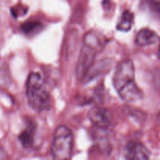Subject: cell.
I'll return each instance as SVG.
<instances>
[{"mask_svg": "<svg viewBox=\"0 0 160 160\" xmlns=\"http://www.w3.org/2000/svg\"><path fill=\"white\" fill-rule=\"evenodd\" d=\"M112 84L121 99L126 102H135L143 98V92L135 82L134 65L131 59L122 60L117 65Z\"/></svg>", "mask_w": 160, "mask_h": 160, "instance_id": "6da1fadb", "label": "cell"}, {"mask_svg": "<svg viewBox=\"0 0 160 160\" xmlns=\"http://www.w3.org/2000/svg\"><path fill=\"white\" fill-rule=\"evenodd\" d=\"M26 95L28 104L36 112L47 111L51 107V97L43 78L38 73L31 72L26 81Z\"/></svg>", "mask_w": 160, "mask_h": 160, "instance_id": "7a4b0ae2", "label": "cell"}, {"mask_svg": "<svg viewBox=\"0 0 160 160\" xmlns=\"http://www.w3.org/2000/svg\"><path fill=\"white\" fill-rule=\"evenodd\" d=\"M102 46V40L99 34L95 31H89L84 36V46L81 48L77 65L76 73L79 79H83L86 76L93 61L96 56V53Z\"/></svg>", "mask_w": 160, "mask_h": 160, "instance_id": "3957f363", "label": "cell"}, {"mask_svg": "<svg viewBox=\"0 0 160 160\" xmlns=\"http://www.w3.org/2000/svg\"><path fill=\"white\" fill-rule=\"evenodd\" d=\"M73 148V135L65 125H59L55 130L51 145V154L56 159H69Z\"/></svg>", "mask_w": 160, "mask_h": 160, "instance_id": "277c9868", "label": "cell"}, {"mask_svg": "<svg viewBox=\"0 0 160 160\" xmlns=\"http://www.w3.org/2000/svg\"><path fill=\"white\" fill-rule=\"evenodd\" d=\"M88 118L92 124L99 130L107 131L112 127V117L107 109L95 107L88 112Z\"/></svg>", "mask_w": 160, "mask_h": 160, "instance_id": "5b68a950", "label": "cell"}, {"mask_svg": "<svg viewBox=\"0 0 160 160\" xmlns=\"http://www.w3.org/2000/svg\"><path fill=\"white\" fill-rule=\"evenodd\" d=\"M150 152L145 145L138 142H130L124 149V158L127 159H148Z\"/></svg>", "mask_w": 160, "mask_h": 160, "instance_id": "8992f818", "label": "cell"}, {"mask_svg": "<svg viewBox=\"0 0 160 160\" xmlns=\"http://www.w3.org/2000/svg\"><path fill=\"white\" fill-rule=\"evenodd\" d=\"M35 134L36 124L34 121L30 120L27 123L24 129L20 132L18 136V139L20 144L25 149H31L34 147Z\"/></svg>", "mask_w": 160, "mask_h": 160, "instance_id": "52a82bcc", "label": "cell"}, {"mask_svg": "<svg viewBox=\"0 0 160 160\" xmlns=\"http://www.w3.org/2000/svg\"><path fill=\"white\" fill-rule=\"evenodd\" d=\"M157 33L148 28H142L138 32L135 37V43L138 46L145 47L154 45L159 42Z\"/></svg>", "mask_w": 160, "mask_h": 160, "instance_id": "ba28073f", "label": "cell"}, {"mask_svg": "<svg viewBox=\"0 0 160 160\" xmlns=\"http://www.w3.org/2000/svg\"><path fill=\"white\" fill-rule=\"evenodd\" d=\"M134 23V14L129 10H124L117 25V29L120 31H129Z\"/></svg>", "mask_w": 160, "mask_h": 160, "instance_id": "9c48e42d", "label": "cell"}, {"mask_svg": "<svg viewBox=\"0 0 160 160\" xmlns=\"http://www.w3.org/2000/svg\"><path fill=\"white\" fill-rule=\"evenodd\" d=\"M43 28V25L41 22L37 20H28L20 25V31L26 35H32V34L38 33Z\"/></svg>", "mask_w": 160, "mask_h": 160, "instance_id": "30bf717a", "label": "cell"}, {"mask_svg": "<svg viewBox=\"0 0 160 160\" xmlns=\"http://www.w3.org/2000/svg\"><path fill=\"white\" fill-rule=\"evenodd\" d=\"M144 9L160 19V0H142Z\"/></svg>", "mask_w": 160, "mask_h": 160, "instance_id": "8fae6325", "label": "cell"}, {"mask_svg": "<svg viewBox=\"0 0 160 160\" xmlns=\"http://www.w3.org/2000/svg\"><path fill=\"white\" fill-rule=\"evenodd\" d=\"M26 12L27 9H24V7L20 6V5L11 8V12H12V16H13L14 17H19V16L26 13Z\"/></svg>", "mask_w": 160, "mask_h": 160, "instance_id": "7c38bea8", "label": "cell"}, {"mask_svg": "<svg viewBox=\"0 0 160 160\" xmlns=\"http://www.w3.org/2000/svg\"><path fill=\"white\" fill-rule=\"evenodd\" d=\"M159 56L160 58V43H159Z\"/></svg>", "mask_w": 160, "mask_h": 160, "instance_id": "4fadbf2b", "label": "cell"}]
</instances>
